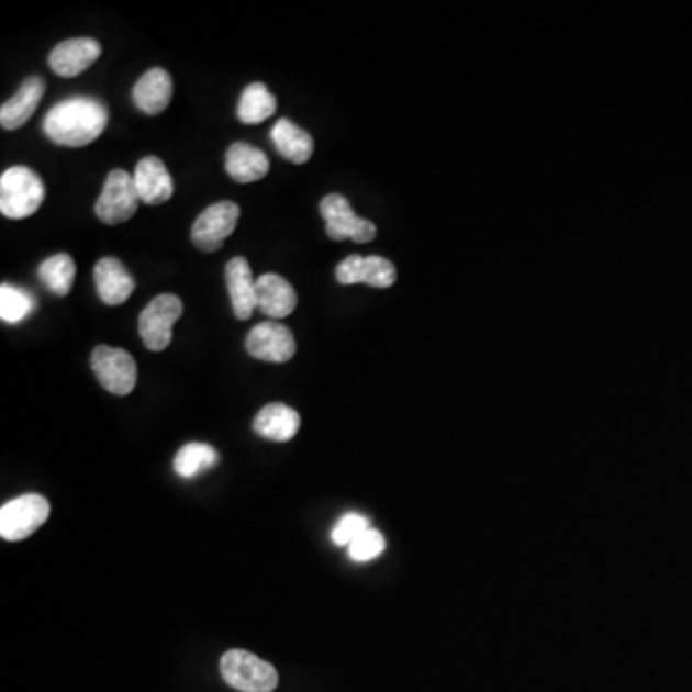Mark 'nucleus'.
<instances>
[{
	"label": "nucleus",
	"mask_w": 692,
	"mask_h": 692,
	"mask_svg": "<svg viewBox=\"0 0 692 692\" xmlns=\"http://www.w3.org/2000/svg\"><path fill=\"white\" fill-rule=\"evenodd\" d=\"M108 110L91 97H71L48 110L43 122L46 137L69 148L91 145L104 133Z\"/></svg>",
	"instance_id": "nucleus-1"
},
{
	"label": "nucleus",
	"mask_w": 692,
	"mask_h": 692,
	"mask_svg": "<svg viewBox=\"0 0 692 692\" xmlns=\"http://www.w3.org/2000/svg\"><path fill=\"white\" fill-rule=\"evenodd\" d=\"M45 200V185L33 169L8 168L0 177V212L10 220L35 214Z\"/></svg>",
	"instance_id": "nucleus-2"
},
{
	"label": "nucleus",
	"mask_w": 692,
	"mask_h": 692,
	"mask_svg": "<svg viewBox=\"0 0 692 692\" xmlns=\"http://www.w3.org/2000/svg\"><path fill=\"white\" fill-rule=\"evenodd\" d=\"M225 683L241 692H274L279 676L276 668L246 650H230L220 661Z\"/></svg>",
	"instance_id": "nucleus-3"
},
{
	"label": "nucleus",
	"mask_w": 692,
	"mask_h": 692,
	"mask_svg": "<svg viewBox=\"0 0 692 692\" xmlns=\"http://www.w3.org/2000/svg\"><path fill=\"white\" fill-rule=\"evenodd\" d=\"M138 192L135 179L125 169L110 171L94 204V214L107 225H120L131 220L137 212Z\"/></svg>",
	"instance_id": "nucleus-4"
},
{
	"label": "nucleus",
	"mask_w": 692,
	"mask_h": 692,
	"mask_svg": "<svg viewBox=\"0 0 692 692\" xmlns=\"http://www.w3.org/2000/svg\"><path fill=\"white\" fill-rule=\"evenodd\" d=\"M183 314V302L176 294H160L138 315V333L148 350L161 353L171 343V330Z\"/></svg>",
	"instance_id": "nucleus-5"
},
{
	"label": "nucleus",
	"mask_w": 692,
	"mask_h": 692,
	"mask_svg": "<svg viewBox=\"0 0 692 692\" xmlns=\"http://www.w3.org/2000/svg\"><path fill=\"white\" fill-rule=\"evenodd\" d=\"M51 504L41 494H22L0 507V537L23 540L48 520Z\"/></svg>",
	"instance_id": "nucleus-6"
},
{
	"label": "nucleus",
	"mask_w": 692,
	"mask_h": 692,
	"mask_svg": "<svg viewBox=\"0 0 692 692\" xmlns=\"http://www.w3.org/2000/svg\"><path fill=\"white\" fill-rule=\"evenodd\" d=\"M91 369L99 383L115 397L130 394L137 384V364L118 346H97L91 354Z\"/></svg>",
	"instance_id": "nucleus-7"
},
{
	"label": "nucleus",
	"mask_w": 692,
	"mask_h": 692,
	"mask_svg": "<svg viewBox=\"0 0 692 692\" xmlns=\"http://www.w3.org/2000/svg\"><path fill=\"white\" fill-rule=\"evenodd\" d=\"M320 214L325 220V231L333 241L353 238L354 243H369L376 238V223L354 214L350 202L343 194H327L320 202Z\"/></svg>",
	"instance_id": "nucleus-8"
},
{
	"label": "nucleus",
	"mask_w": 692,
	"mask_h": 692,
	"mask_svg": "<svg viewBox=\"0 0 692 692\" xmlns=\"http://www.w3.org/2000/svg\"><path fill=\"white\" fill-rule=\"evenodd\" d=\"M238 215L241 208L230 200L208 207L192 223V243L202 253H214L237 227Z\"/></svg>",
	"instance_id": "nucleus-9"
},
{
	"label": "nucleus",
	"mask_w": 692,
	"mask_h": 692,
	"mask_svg": "<svg viewBox=\"0 0 692 692\" xmlns=\"http://www.w3.org/2000/svg\"><path fill=\"white\" fill-rule=\"evenodd\" d=\"M246 350L256 360L284 364L297 353V341L287 325L261 322L248 333Z\"/></svg>",
	"instance_id": "nucleus-10"
},
{
	"label": "nucleus",
	"mask_w": 692,
	"mask_h": 692,
	"mask_svg": "<svg viewBox=\"0 0 692 692\" xmlns=\"http://www.w3.org/2000/svg\"><path fill=\"white\" fill-rule=\"evenodd\" d=\"M102 46L91 37L66 38L54 46L48 64L56 76L77 77L99 60Z\"/></svg>",
	"instance_id": "nucleus-11"
},
{
	"label": "nucleus",
	"mask_w": 692,
	"mask_h": 692,
	"mask_svg": "<svg viewBox=\"0 0 692 692\" xmlns=\"http://www.w3.org/2000/svg\"><path fill=\"white\" fill-rule=\"evenodd\" d=\"M225 281L230 291L231 306L235 317L245 322L253 315L254 308H258V294H256V281L253 269L243 256H235L225 266Z\"/></svg>",
	"instance_id": "nucleus-12"
},
{
	"label": "nucleus",
	"mask_w": 692,
	"mask_h": 692,
	"mask_svg": "<svg viewBox=\"0 0 692 692\" xmlns=\"http://www.w3.org/2000/svg\"><path fill=\"white\" fill-rule=\"evenodd\" d=\"M133 179L137 187L138 199L148 207L164 204L174 194V179L169 176L166 164L156 156H146L138 161Z\"/></svg>",
	"instance_id": "nucleus-13"
},
{
	"label": "nucleus",
	"mask_w": 692,
	"mask_h": 692,
	"mask_svg": "<svg viewBox=\"0 0 692 692\" xmlns=\"http://www.w3.org/2000/svg\"><path fill=\"white\" fill-rule=\"evenodd\" d=\"M94 283L100 300L108 306H120L135 291V279L114 256H107L97 261Z\"/></svg>",
	"instance_id": "nucleus-14"
},
{
	"label": "nucleus",
	"mask_w": 692,
	"mask_h": 692,
	"mask_svg": "<svg viewBox=\"0 0 692 692\" xmlns=\"http://www.w3.org/2000/svg\"><path fill=\"white\" fill-rule=\"evenodd\" d=\"M171 94H174V81L168 71L153 68L143 74L135 83L131 99L141 112H145L146 115H158L169 107Z\"/></svg>",
	"instance_id": "nucleus-15"
},
{
	"label": "nucleus",
	"mask_w": 692,
	"mask_h": 692,
	"mask_svg": "<svg viewBox=\"0 0 692 692\" xmlns=\"http://www.w3.org/2000/svg\"><path fill=\"white\" fill-rule=\"evenodd\" d=\"M43 94H45V79L37 76L27 77L20 85L14 97L7 100L0 108V125L7 131H14L22 127L23 123L30 122Z\"/></svg>",
	"instance_id": "nucleus-16"
},
{
	"label": "nucleus",
	"mask_w": 692,
	"mask_h": 692,
	"mask_svg": "<svg viewBox=\"0 0 692 692\" xmlns=\"http://www.w3.org/2000/svg\"><path fill=\"white\" fill-rule=\"evenodd\" d=\"M256 294L261 314L274 320H281L294 312L297 308V292L284 277L277 274H264L256 279Z\"/></svg>",
	"instance_id": "nucleus-17"
},
{
	"label": "nucleus",
	"mask_w": 692,
	"mask_h": 692,
	"mask_svg": "<svg viewBox=\"0 0 692 692\" xmlns=\"http://www.w3.org/2000/svg\"><path fill=\"white\" fill-rule=\"evenodd\" d=\"M253 427L260 437L276 443H287L299 433L300 415L287 404L271 402L268 406L261 408L254 417Z\"/></svg>",
	"instance_id": "nucleus-18"
},
{
	"label": "nucleus",
	"mask_w": 692,
	"mask_h": 692,
	"mask_svg": "<svg viewBox=\"0 0 692 692\" xmlns=\"http://www.w3.org/2000/svg\"><path fill=\"white\" fill-rule=\"evenodd\" d=\"M225 169L237 183H254L268 176V156L248 143H233L225 154Z\"/></svg>",
	"instance_id": "nucleus-19"
},
{
	"label": "nucleus",
	"mask_w": 692,
	"mask_h": 692,
	"mask_svg": "<svg viewBox=\"0 0 692 692\" xmlns=\"http://www.w3.org/2000/svg\"><path fill=\"white\" fill-rule=\"evenodd\" d=\"M271 141L277 153L292 164H306L314 154V138L310 137V133L284 118L277 120L271 127Z\"/></svg>",
	"instance_id": "nucleus-20"
},
{
	"label": "nucleus",
	"mask_w": 692,
	"mask_h": 692,
	"mask_svg": "<svg viewBox=\"0 0 692 692\" xmlns=\"http://www.w3.org/2000/svg\"><path fill=\"white\" fill-rule=\"evenodd\" d=\"M277 99L274 92H269L264 83L246 85L245 91L241 92L238 99L237 115L241 122L246 125L266 122L268 118L276 114Z\"/></svg>",
	"instance_id": "nucleus-21"
},
{
	"label": "nucleus",
	"mask_w": 692,
	"mask_h": 692,
	"mask_svg": "<svg viewBox=\"0 0 692 692\" xmlns=\"http://www.w3.org/2000/svg\"><path fill=\"white\" fill-rule=\"evenodd\" d=\"M217 461H220V454L214 446L207 445V443H189L177 450L176 458H174V469H176L177 476L192 479V477L214 468Z\"/></svg>",
	"instance_id": "nucleus-22"
},
{
	"label": "nucleus",
	"mask_w": 692,
	"mask_h": 692,
	"mask_svg": "<svg viewBox=\"0 0 692 692\" xmlns=\"http://www.w3.org/2000/svg\"><path fill=\"white\" fill-rule=\"evenodd\" d=\"M41 281L53 291L56 297H66L76 279V261L69 254H54L38 266Z\"/></svg>",
	"instance_id": "nucleus-23"
},
{
	"label": "nucleus",
	"mask_w": 692,
	"mask_h": 692,
	"mask_svg": "<svg viewBox=\"0 0 692 692\" xmlns=\"http://www.w3.org/2000/svg\"><path fill=\"white\" fill-rule=\"evenodd\" d=\"M35 310V300L20 287L4 283L0 287V317L4 323H20Z\"/></svg>",
	"instance_id": "nucleus-24"
},
{
	"label": "nucleus",
	"mask_w": 692,
	"mask_h": 692,
	"mask_svg": "<svg viewBox=\"0 0 692 692\" xmlns=\"http://www.w3.org/2000/svg\"><path fill=\"white\" fill-rule=\"evenodd\" d=\"M397 281V268L383 256H366L364 283L377 289H387Z\"/></svg>",
	"instance_id": "nucleus-25"
},
{
	"label": "nucleus",
	"mask_w": 692,
	"mask_h": 692,
	"mask_svg": "<svg viewBox=\"0 0 692 692\" xmlns=\"http://www.w3.org/2000/svg\"><path fill=\"white\" fill-rule=\"evenodd\" d=\"M384 550V537L379 531L371 529L364 531L360 537L354 540L353 545L348 546V556L354 561H369L376 560L377 556H381Z\"/></svg>",
	"instance_id": "nucleus-26"
},
{
	"label": "nucleus",
	"mask_w": 692,
	"mask_h": 692,
	"mask_svg": "<svg viewBox=\"0 0 692 692\" xmlns=\"http://www.w3.org/2000/svg\"><path fill=\"white\" fill-rule=\"evenodd\" d=\"M369 529L368 517L360 514H346L338 520L337 525L331 531V540L337 546L353 545L364 531Z\"/></svg>",
	"instance_id": "nucleus-27"
},
{
	"label": "nucleus",
	"mask_w": 692,
	"mask_h": 692,
	"mask_svg": "<svg viewBox=\"0 0 692 692\" xmlns=\"http://www.w3.org/2000/svg\"><path fill=\"white\" fill-rule=\"evenodd\" d=\"M364 264L366 258L360 254H350L348 258L338 264L335 277L341 284L364 283Z\"/></svg>",
	"instance_id": "nucleus-28"
}]
</instances>
